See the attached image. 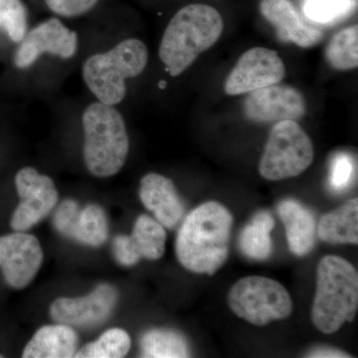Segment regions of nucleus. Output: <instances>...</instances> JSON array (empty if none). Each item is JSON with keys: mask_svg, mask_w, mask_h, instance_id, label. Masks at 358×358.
Instances as JSON below:
<instances>
[{"mask_svg": "<svg viewBox=\"0 0 358 358\" xmlns=\"http://www.w3.org/2000/svg\"><path fill=\"white\" fill-rule=\"evenodd\" d=\"M85 166L96 178H107L121 171L129 150L128 129L115 106L98 101L89 103L82 115Z\"/></svg>", "mask_w": 358, "mask_h": 358, "instance_id": "7ed1b4c3", "label": "nucleus"}, {"mask_svg": "<svg viewBox=\"0 0 358 358\" xmlns=\"http://www.w3.org/2000/svg\"><path fill=\"white\" fill-rule=\"evenodd\" d=\"M136 254L140 258L159 260L166 251V233L164 226L148 215L136 219L131 236Z\"/></svg>", "mask_w": 358, "mask_h": 358, "instance_id": "aec40b11", "label": "nucleus"}, {"mask_svg": "<svg viewBox=\"0 0 358 358\" xmlns=\"http://www.w3.org/2000/svg\"><path fill=\"white\" fill-rule=\"evenodd\" d=\"M109 236V224L102 207L89 204L80 210L73 239L80 243L92 247H99L107 241Z\"/></svg>", "mask_w": 358, "mask_h": 358, "instance_id": "412c9836", "label": "nucleus"}, {"mask_svg": "<svg viewBox=\"0 0 358 358\" xmlns=\"http://www.w3.org/2000/svg\"><path fill=\"white\" fill-rule=\"evenodd\" d=\"M148 50L140 39L122 40L109 50L86 59L82 77L96 101L117 107L127 95V82L147 68Z\"/></svg>", "mask_w": 358, "mask_h": 358, "instance_id": "20e7f679", "label": "nucleus"}, {"mask_svg": "<svg viewBox=\"0 0 358 358\" xmlns=\"http://www.w3.org/2000/svg\"><path fill=\"white\" fill-rule=\"evenodd\" d=\"M223 29L222 17L213 7L189 4L179 9L167 24L159 48L160 61L169 75L182 74L218 41Z\"/></svg>", "mask_w": 358, "mask_h": 358, "instance_id": "f03ea898", "label": "nucleus"}, {"mask_svg": "<svg viewBox=\"0 0 358 358\" xmlns=\"http://www.w3.org/2000/svg\"><path fill=\"white\" fill-rule=\"evenodd\" d=\"M358 28L357 25L336 33L327 44L326 59L334 69L352 70L358 65Z\"/></svg>", "mask_w": 358, "mask_h": 358, "instance_id": "4be33fe9", "label": "nucleus"}, {"mask_svg": "<svg viewBox=\"0 0 358 358\" xmlns=\"http://www.w3.org/2000/svg\"><path fill=\"white\" fill-rule=\"evenodd\" d=\"M78 336L67 324L41 327L25 346L24 358H69L77 352Z\"/></svg>", "mask_w": 358, "mask_h": 358, "instance_id": "f3484780", "label": "nucleus"}, {"mask_svg": "<svg viewBox=\"0 0 358 358\" xmlns=\"http://www.w3.org/2000/svg\"><path fill=\"white\" fill-rule=\"evenodd\" d=\"M43 262L38 239L24 232L0 236V270L11 288H26L36 277Z\"/></svg>", "mask_w": 358, "mask_h": 358, "instance_id": "9b49d317", "label": "nucleus"}, {"mask_svg": "<svg viewBox=\"0 0 358 358\" xmlns=\"http://www.w3.org/2000/svg\"><path fill=\"white\" fill-rule=\"evenodd\" d=\"M117 301V289L102 284L83 298L57 299L51 305L50 315L55 322L67 326H96L110 317Z\"/></svg>", "mask_w": 358, "mask_h": 358, "instance_id": "ddd939ff", "label": "nucleus"}, {"mask_svg": "<svg viewBox=\"0 0 358 358\" xmlns=\"http://www.w3.org/2000/svg\"><path fill=\"white\" fill-rule=\"evenodd\" d=\"M131 338L126 331L110 329L94 343H88L77 350V358H121L131 350Z\"/></svg>", "mask_w": 358, "mask_h": 358, "instance_id": "b1692460", "label": "nucleus"}, {"mask_svg": "<svg viewBox=\"0 0 358 358\" xmlns=\"http://www.w3.org/2000/svg\"><path fill=\"white\" fill-rule=\"evenodd\" d=\"M1 357H2V355H0V358H1Z\"/></svg>", "mask_w": 358, "mask_h": 358, "instance_id": "2f4dec72", "label": "nucleus"}, {"mask_svg": "<svg viewBox=\"0 0 358 358\" xmlns=\"http://www.w3.org/2000/svg\"><path fill=\"white\" fill-rule=\"evenodd\" d=\"M274 226V218L268 212H258L240 236V249L244 255L257 261L268 258L273 250L271 231Z\"/></svg>", "mask_w": 358, "mask_h": 358, "instance_id": "6ab92c4d", "label": "nucleus"}, {"mask_svg": "<svg viewBox=\"0 0 358 358\" xmlns=\"http://www.w3.org/2000/svg\"><path fill=\"white\" fill-rule=\"evenodd\" d=\"M143 357L181 358L189 357L185 339L171 331H148L141 341Z\"/></svg>", "mask_w": 358, "mask_h": 358, "instance_id": "5701e85b", "label": "nucleus"}, {"mask_svg": "<svg viewBox=\"0 0 358 358\" xmlns=\"http://www.w3.org/2000/svg\"><path fill=\"white\" fill-rule=\"evenodd\" d=\"M285 73L284 62L277 52L265 47H255L239 58L226 79L224 90L230 96L251 93L279 84L284 79Z\"/></svg>", "mask_w": 358, "mask_h": 358, "instance_id": "9d476101", "label": "nucleus"}, {"mask_svg": "<svg viewBox=\"0 0 358 358\" xmlns=\"http://www.w3.org/2000/svg\"><path fill=\"white\" fill-rule=\"evenodd\" d=\"M317 236L331 244L358 243V200H350L343 206L322 216Z\"/></svg>", "mask_w": 358, "mask_h": 358, "instance_id": "a211bd4d", "label": "nucleus"}, {"mask_svg": "<svg viewBox=\"0 0 358 358\" xmlns=\"http://www.w3.org/2000/svg\"><path fill=\"white\" fill-rule=\"evenodd\" d=\"M78 48V33L59 18H49L26 33L14 53V66L20 70L29 69L44 55L70 60L76 56Z\"/></svg>", "mask_w": 358, "mask_h": 358, "instance_id": "6e6552de", "label": "nucleus"}, {"mask_svg": "<svg viewBox=\"0 0 358 358\" xmlns=\"http://www.w3.org/2000/svg\"><path fill=\"white\" fill-rule=\"evenodd\" d=\"M0 30L18 44L28 31V13L22 0H0Z\"/></svg>", "mask_w": 358, "mask_h": 358, "instance_id": "393cba45", "label": "nucleus"}, {"mask_svg": "<svg viewBox=\"0 0 358 358\" xmlns=\"http://www.w3.org/2000/svg\"><path fill=\"white\" fill-rule=\"evenodd\" d=\"M227 301L237 317L258 327L287 319L293 313L288 291L279 282L261 275H249L235 282Z\"/></svg>", "mask_w": 358, "mask_h": 358, "instance_id": "423d86ee", "label": "nucleus"}, {"mask_svg": "<svg viewBox=\"0 0 358 358\" xmlns=\"http://www.w3.org/2000/svg\"><path fill=\"white\" fill-rule=\"evenodd\" d=\"M308 357L334 358V357H350L348 353L334 348H317L308 355Z\"/></svg>", "mask_w": 358, "mask_h": 358, "instance_id": "7c9ffc66", "label": "nucleus"}, {"mask_svg": "<svg viewBox=\"0 0 358 358\" xmlns=\"http://www.w3.org/2000/svg\"><path fill=\"white\" fill-rule=\"evenodd\" d=\"M307 112L305 98L288 85L275 84L249 93L244 101V113L251 121L279 122L298 121Z\"/></svg>", "mask_w": 358, "mask_h": 358, "instance_id": "f8f14e48", "label": "nucleus"}, {"mask_svg": "<svg viewBox=\"0 0 358 358\" xmlns=\"http://www.w3.org/2000/svg\"><path fill=\"white\" fill-rule=\"evenodd\" d=\"M232 225V215L222 204L199 205L178 231L176 251L179 263L196 274H215L227 260Z\"/></svg>", "mask_w": 358, "mask_h": 358, "instance_id": "f257e3e1", "label": "nucleus"}, {"mask_svg": "<svg viewBox=\"0 0 358 358\" xmlns=\"http://www.w3.org/2000/svg\"><path fill=\"white\" fill-rule=\"evenodd\" d=\"M140 199L164 227H176L185 214L173 180L162 174L150 173L141 178Z\"/></svg>", "mask_w": 358, "mask_h": 358, "instance_id": "2eb2a0df", "label": "nucleus"}, {"mask_svg": "<svg viewBox=\"0 0 358 358\" xmlns=\"http://www.w3.org/2000/svg\"><path fill=\"white\" fill-rule=\"evenodd\" d=\"M357 308V268L341 257H324L317 270L312 308L313 324L322 333H336L345 322L355 320Z\"/></svg>", "mask_w": 358, "mask_h": 358, "instance_id": "39448f33", "label": "nucleus"}, {"mask_svg": "<svg viewBox=\"0 0 358 358\" xmlns=\"http://www.w3.org/2000/svg\"><path fill=\"white\" fill-rule=\"evenodd\" d=\"M312 141L296 121L277 122L266 143L259 173L268 180L296 178L313 164Z\"/></svg>", "mask_w": 358, "mask_h": 358, "instance_id": "0eeeda50", "label": "nucleus"}, {"mask_svg": "<svg viewBox=\"0 0 358 358\" xmlns=\"http://www.w3.org/2000/svg\"><path fill=\"white\" fill-rule=\"evenodd\" d=\"M352 7V0H307L303 13L315 22L329 23L345 16Z\"/></svg>", "mask_w": 358, "mask_h": 358, "instance_id": "a878e982", "label": "nucleus"}, {"mask_svg": "<svg viewBox=\"0 0 358 358\" xmlns=\"http://www.w3.org/2000/svg\"><path fill=\"white\" fill-rule=\"evenodd\" d=\"M49 10L61 17L74 18L91 11L99 0H44Z\"/></svg>", "mask_w": 358, "mask_h": 358, "instance_id": "cd10ccee", "label": "nucleus"}, {"mask_svg": "<svg viewBox=\"0 0 358 358\" xmlns=\"http://www.w3.org/2000/svg\"><path fill=\"white\" fill-rule=\"evenodd\" d=\"M260 11L282 42L310 48L324 37L320 29L303 20L291 0H261Z\"/></svg>", "mask_w": 358, "mask_h": 358, "instance_id": "4468645a", "label": "nucleus"}, {"mask_svg": "<svg viewBox=\"0 0 358 358\" xmlns=\"http://www.w3.org/2000/svg\"><path fill=\"white\" fill-rule=\"evenodd\" d=\"M113 249L115 260L124 267L136 265L141 260L131 244V238L127 235L115 237Z\"/></svg>", "mask_w": 358, "mask_h": 358, "instance_id": "c756f323", "label": "nucleus"}, {"mask_svg": "<svg viewBox=\"0 0 358 358\" xmlns=\"http://www.w3.org/2000/svg\"><path fill=\"white\" fill-rule=\"evenodd\" d=\"M355 166L352 157L346 154H338L331 162L329 185L336 192H343L352 181Z\"/></svg>", "mask_w": 358, "mask_h": 358, "instance_id": "bb28decb", "label": "nucleus"}, {"mask_svg": "<svg viewBox=\"0 0 358 358\" xmlns=\"http://www.w3.org/2000/svg\"><path fill=\"white\" fill-rule=\"evenodd\" d=\"M79 213V205L74 200H65L59 205L53 219L54 225L58 232L65 236L72 238Z\"/></svg>", "mask_w": 358, "mask_h": 358, "instance_id": "c85d7f7f", "label": "nucleus"}, {"mask_svg": "<svg viewBox=\"0 0 358 358\" xmlns=\"http://www.w3.org/2000/svg\"><path fill=\"white\" fill-rule=\"evenodd\" d=\"M278 214L286 227L289 248L296 256H305L315 246V219L298 201L284 200L278 206Z\"/></svg>", "mask_w": 358, "mask_h": 358, "instance_id": "dca6fc26", "label": "nucleus"}, {"mask_svg": "<svg viewBox=\"0 0 358 358\" xmlns=\"http://www.w3.org/2000/svg\"><path fill=\"white\" fill-rule=\"evenodd\" d=\"M14 181L20 203L11 216L10 226L14 231L24 232L53 210L58 192L51 178L30 166L18 171Z\"/></svg>", "mask_w": 358, "mask_h": 358, "instance_id": "1a4fd4ad", "label": "nucleus"}]
</instances>
